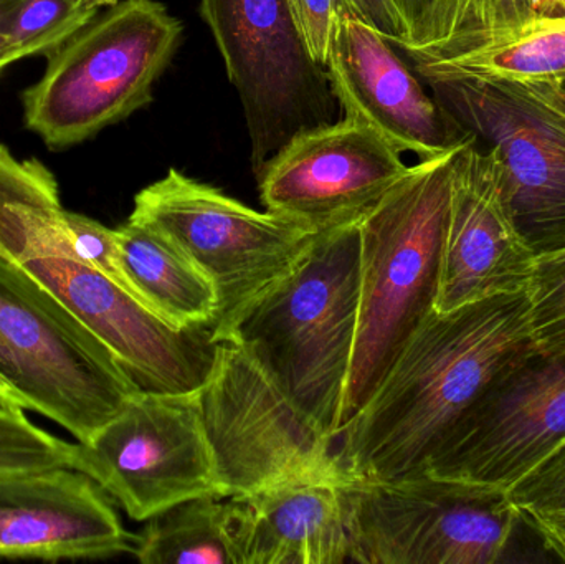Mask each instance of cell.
I'll return each mask as SVG.
<instances>
[{
    "instance_id": "6da1fadb",
    "label": "cell",
    "mask_w": 565,
    "mask_h": 564,
    "mask_svg": "<svg viewBox=\"0 0 565 564\" xmlns=\"http://www.w3.org/2000/svg\"><path fill=\"white\" fill-rule=\"evenodd\" d=\"M536 353L527 291L431 311L367 406L339 430V467L348 480L418 476L487 391Z\"/></svg>"
},
{
    "instance_id": "7a4b0ae2",
    "label": "cell",
    "mask_w": 565,
    "mask_h": 564,
    "mask_svg": "<svg viewBox=\"0 0 565 564\" xmlns=\"http://www.w3.org/2000/svg\"><path fill=\"white\" fill-rule=\"evenodd\" d=\"M458 149L411 166L359 221L358 331L339 430L367 406L408 341L435 310L451 162Z\"/></svg>"
},
{
    "instance_id": "3957f363",
    "label": "cell",
    "mask_w": 565,
    "mask_h": 564,
    "mask_svg": "<svg viewBox=\"0 0 565 564\" xmlns=\"http://www.w3.org/2000/svg\"><path fill=\"white\" fill-rule=\"evenodd\" d=\"M359 221L319 232L301 264L228 337L335 440L358 331Z\"/></svg>"
},
{
    "instance_id": "277c9868",
    "label": "cell",
    "mask_w": 565,
    "mask_h": 564,
    "mask_svg": "<svg viewBox=\"0 0 565 564\" xmlns=\"http://www.w3.org/2000/svg\"><path fill=\"white\" fill-rule=\"evenodd\" d=\"M351 563L557 562L540 526L498 487L440 477L341 482Z\"/></svg>"
},
{
    "instance_id": "5b68a950",
    "label": "cell",
    "mask_w": 565,
    "mask_h": 564,
    "mask_svg": "<svg viewBox=\"0 0 565 564\" xmlns=\"http://www.w3.org/2000/svg\"><path fill=\"white\" fill-rule=\"evenodd\" d=\"M182 25L156 0H116L46 55L23 93V121L50 149L98 135L152 102Z\"/></svg>"
},
{
    "instance_id": "8992f818",
    "label": "cell",
    "mask_w": 565,
    "mask_h": 564,
    "mask_svg": "<svg viewBox=\"0 0 565 564\" xmlns=\"http://www.w3.org/2000/svg\"><path fill=\"white\" fill-rule=\"evenodd\" d=\"M142 391L108 348L42 284L0 264V393L76 443Z\"/></svg>"
},
{
    "instance_id": "52a82bcc",
    "label": "cell",
    "mask_w": 565,
    "mask_h": 564,
    "mask_svg": "<svg viewBox=\"0 0 565 564\" xmlns=\"http://www.w3.org/2000/svg\"><path fill=\"white\" fill-rule=\"evenodd\" d=\"M129 219L162 232L214 281L215 343L228 340L245 315L292 274L321 232L255 211L178 169L136 194Z\"/></svg>"
},
{
    "instance_id": "ba28073f",
    "label": "cell",
    "mask_w": 565,
    "mask_h": 564,
    "mask_svg": "<svg viewBox=\"0 0 565 564\" xmlns=\"http://www.w3.org/2000/svg\"><path fill=\"white\" fill-rule=\"evenodd\" d=\"M198 401L222 499L298 480H348L335 459V437L237 341H218Z\"/></svg>"
},
{
    "instance_id": "9c48e42d",
    "label": "cell",
    "mask_w": 565,
    "mask_h": 564,
    "mask_svg": "<svg viewBox=\"0 0 565 564\" xmlns=\"http://www.w3.org/2000/svg\"><path fill=\"white\" fill-rule=\"evenodd\" d=\"M448 116L490 149L511 219L534 257L565 251V115L523 85L418 75Z\"/></svg>"
},
{
    "instance_id": "30bf717a",
    "label": "cell",
    "mask_w": 565,
    "mask_h": 564,
    "mask_svg": "<svg viewBox=\"0 0 565 564\" xmlns=\"http://www.w3.org/2000/svg\"><path fill=\"white\" fill-rule=\"evenodd\" d=\"M241 96L255 174L298 132L334 121L324 66L309 55L288 0H201Z\"/></svg>"
},
{
    "instance_id": "8fae6325",
    "label": "cell",
    "mask_w": 565,
    "mask_h": 564,
    "mask_svg": "<svg viewBox=\"0 0 565 564\" xmlns=\"http://www.w3.org/2000/svg\"><path fill=\"white\" fill-rule=\"evenodd\" d=\"M73 469L136 522L199 497L222 499L198 393L139 391L92 439L75 444Z\"/></svg>"
},
{
    "instance_id": "7c38bea8",
    "label": "cell",
    "mask_w": 565,
    "mask_h": 564,
    "mask_svg": "<svg viewBox=\"0 0 565 564\" xmlns=\"http://www.w3.org/2000/svg\"><path fill=\"white\" fill-rule=\"evenodd\" d=\"M564 440L565 353L540 351L487 391L422 473L508 490Z\"/></svg>"
},
{
    "instance_id": "4fadbf2b",
    "label": "cell",
    "mask_w": 565,
    "mask_h": 564,
    "mask_svg": "<svg viewBox=\"0 0 565 564\" xmlns=\"http://www.w3.org/2000/svg\"><path fill=\"white\" fill-rule=\"evenodd\" d=\"M17 267L52 291L142 391L194 394L204 386L217 348L211 328L175 330L111 278L63 255Z\"/></svg>"
},
{
    "instance_id": "5bb4252c",
    "label": "cell",
    "mask_w": 565,
    "mask_h": 564,
    "mask_svg": "<svg viewBox=\"0 0 565 564\" xmlns=\"http://www.w3.org/2000/svg\"><path fill=\"white\" fill-rule=\"evenodd\" d=\"M402 152L345 116L292 136L257 172L267 211L316 231L358 221L405 174Z\"/></svg>"
},
{
    "instance_id": "9a60e30c",
    "label": "cell",
    "mask_w": 565,
    "mask_h": 564,
    "mask_svg": "<svg viewBox=\"0 0 565 564\" xmlns=\"http://www.w3.org/2000/svg\"><path fill=\"white\" fill-rule=\"evenodd\" d=\"M536 257L504 201L497 161L477 139L451 162L450 204L435 310L520 294L530 287Z\"/></svg>"
},
{
    "instance_id": "2e32d148",
    "label": "cell",
    "mask_w": 565,
    "mask_h": 564,
    "mask_svg": "<svg viewBox=\"0 0 565 564\" xmlns=\"http://www.w3.org/2000/svg\"><path fill=\"white\" fill-rule=\"evenodd\" d=\"M324 70L345 116L371 126L402 155L428 161L473 139L425 92L395 46L351 10L339 17Z\"/></svg>"
},
{
    "instance_id": "e0dca14e",
    "label": "cell",
    "mask_w": 565,
    "mask_h": 564,
    "mask_svg": "<svg viewBox=\"0 0 565 564\" xmlns=\"http://www.w3.org/2000/svg\"><path fill=\"white\" fill-rule=\"evenodd\" d=\"M135 549L111 497L86 473L58 467L0 477V558L108 560Z\"/></svg>"
},
{
    "instance_id": "ac0fdd59",
    "label": "cell",
    "mask_w": 565,
    "mask_h": 564,
    "mask_svg": "<svg viewBox=\"0 0 565 564\" xmlns=\"http://www.w3.org/2000/svg\"><path fill=\"white\" fill-rule=\"evenodd\" d=\"M228 502L238 564L351 563L339 480H298Z\"/></svg>"
},
{
    "instance_id": "d6986e66",
    "label": "cell",
    "mask_w": 565,
    "mask_h": 564,
    "mask_svg": "<svg viewBox=\"0 0 565 564\" xmlns=\"http://www.w3.org/2000/svg\"><path fill=\"white\" fill-rule=\"evenodd\" d=\"M116 235L126 275L149 310L179 331L212 328L218 315L214 281L181 247L131 219Z\"/></svg>"
},
{
    "instance_id": "ffe728a7",
    "label": "cell",
    "mask_w": 565,
    "mask_h": 564,
    "mask_svg": "<svg viewBox=\"0 0 565 564\" xmlns=\"http://www.w3.org/2000/svg\"><path fill=\"white\" fill-rule=\"evenodd\" d=\"M564 19L565 0H437L420 35L402 52L414 63L441 62Z\"/></svg>"
},
{
    "instance_id": "44dd1931",
    "label": "cell",
    "mask_w": 565,
    "mask_h": 564,
    "mask_svg": "<svg viewBox=\"0 0 565 564\" xmlns=\"http://www.w3.org/2000/svg\"><path fill=\"white\" fill-rule=\"evenodd\" d=\"M132 555L142 564H238L231 502L199 497L158 513L136 535Z\"/></svg>"
},
{
    "instance_id": "7402d4cb",
    "label": "cell",
    "mask_w": 565,
    "mask_h": 564,
    "mask_svg": "<svg viewBox=\"0 0 565 564\" xmlns=\"http://www.w3.org/2000/svg\"><path fill=\"white\" fill-rule=\"evenodd\" d=\"M418 75L477 76L513 83L565 82V19L441 62L414 63Z\"/></svg>"
},
{
    "instance_id": "603a6c76",
    "label": "cell",
    "mask_w": 565,
    "mask_h": 564,
    "mask_svg": "<svg viewBox=\"0 0 565 564\" xmlns=\"http://www.w3.org/2000/svg\"><path fill=\"white\" fill-rule=\"evenodd\" d=\"M102 9L83 0H22L6 26L15 58L50 55Z\"/></svg>"
},
{
    "instance_id": "cb8c5ba5",
    "label": "cell",
    "mask_w": 565,
    "mask_h": 564,
    "mask_svg": "<svg viewBox=\"0 0 565 564\" xmlns=\"http://www.w3.org/2000/svg\"><path fill=\"white\" fill-rule=\"evenodd\" d=\"M75 444L35 426L19 406L0 407V477L70 467Z\"/></svg>"
},
{
    "instance_id": "d4e9b609",
    "label": "cell",
    "mask_w": 565,
    "mask_h": 564,
    "mask_svg": "<svg viewBox=\"0 0 565 564\" xmlns=\"http://www.w3.org/2000/svg\"><path fill=\"white\" fill-rule=\"evenodd\" d=\"M526 291L537 348L543 354H564L565 251L536 258Z\"/></svg>"
},
{
    "instance_id": "484cf974",
    "label": "cell",
    "mask_w": 565,
    "mask_h": 564,
    "mask_svg": "<svg viewBox=\"0 0 565 564\" xmlns=\"http://www.w3.org/2000/svg\"><path fill=\"white\" fill-rule=\"evenodd\" d=\"M63 257L73 258V260L106 275L141 301L126 275L116 228L106 227L102 222L86 217V215L66 211Z\"/></svg>"
},
{
    "instance_id": "4316f807",
    "label": "cell",
    "mask_w": 565,
    "mask_h": 564,
    "mask_svg": "<svg viewBox=\"0 0 565 564\" xmlns=\"http://www.w3.org/2000/svg\"><path fill=\"white\" fill-rule=\"evenodd\" d=\"M507 492L511 502L526 515H564L565 440Z\"/></svg>"
},
{
    "instance_id": "83f0119b",
    "label": "cell",
    "mask_w": 565,
    "mask_h": 564,
    "mask_svg": "<svg viewBox=\"0 0 565 564\" xmlns=\"http://www.w3.org/2000/svg\"><path fill=\"white\" fill-rule=\"evenodd\" d=\"M288 2L308 46L309 55L316 63L324 66L339 17L351 10L348 0H288Z\"/></svg>"
},
{
    "instance_id": "f1b7e54d",
    "label": "cell",
    "mask_w": 565,
    "mask_h": 564,
    "mask_svg": "<svg viewBox=\"0 0 565 564\" xmlns=\"http://www.w3.org/2000/svg\"><path fill=\"white\" fill-rule=\"evenodd\" d=\"M348 3L355 17L381 33L395 49L404 45L407 40V26L394 0H348Z\"/></svg>"
},
{
    "instance_id": "f546056e",
    "label": "cell",
    "mask_w": 565,
    "mask_h": 564,
    "mask_svg": "<svg viewBox=\"0 0 565 564\" xmlns=\"http://www.w3.org/2000/svg\"><path fill=\"white\" fill-rule=\"evenodd\" d=\"M435 2L437 0H394L398 13H401L402 20H404L405 26H407V40L398 50L407 49L420 35Z\"/></svg>"
},
{
    "instance_id": "4dcf8cb0",
    "label": "cell",
    "mask_w": 565,
    "mask_h": 564,
    "mask_svg": "<svg viewBox=\"0 0 565 564\" xmlns=\"http://www.w3.org/2000/svg\"><path fill=\"white\" fill-rule=\"evenodd\" d=\"M531 519L540 526L557 562L565 563V513L564 515L531 517Z\"/></svg>"
},
{
    "instance_id": "1f68e13d",
    "label": "cell",
    "mask_w": 565,
    "mask_h": 564,
    "mask_svg": "<svg viewBox=\"0 0 565 564\" xmlns=\"http://www.w3.org/2000/svg\"><path fill=\"white\" fill-rule=\"evenodd\" d=\"M527 92L533 93L541 102L556 108L565 115V85L564 83H520Z\"/></svg>"
},
{
    "instance_id": "d6a6232c",
    "label": "cell",
    "mask_w": 565,
    "mask_h": 564,
    "mask_svg": "<svg viewBox=\"0 0 565 564\" xmlns=\"http://www.w3.org/2000/svg\"><path fill=\"white\" fill-rule=\"evenodd\" d=\"M22 0H0V39L6 40V26ZM9 43V42H7Z\"/></svg>"
},
{
    "instance_id": "836d02e7",
    "label": "cell",
    "mask_w": 565,
    "mask_h": 564,
    "mask_svg": "<svg viewBox=\"0 0 565 564\" xmlns=\"http://www.w3.org/2000/svg\"><path fill=\"white\" fill-rule=\"evenodd\" d=\"M13 62H17L15 53L10 49L7 40L0 39V75H2L3 70L12 65Z\"/></svg>"
},
{
    "instance_id": "e575fe53",
    "label": "cell",
    "mask_w": 565,
    "mask_h": 564,
    "mask_svg": "<svg viewBox=\"0 0 565 564\" xmlns=\"http://www.w3.org/2000/svg\"><path fill=\"white\" fill-rule=\"evenodd\" d=\"M83 2L88 3V6L96 7V9H103V7L111 6L116 0H83Z\"/></svg>"
},
{
    "instance_id": "d590c367",
    "label": "cell",
    "mask_w": 565,
    "mask_h": 564,
    "mask_svg": "<svg viewBox=\"0 0 565 564\" xmlns=\"http://www.w3.org/2000/svg\"><path fill=\"white\" fill-rule=\"evenodd\" d=\"M10 404H13L12 401L9 400V397L3 396L2 393H0V407L2 406H10ZM15 406V404H13ZM22 409V407H20Z\"/></svg>"
},
{
    "instance_id": "8d00e7d4",
    "label": "cell",
    "mask_w": 565,
    "mask_h": 564,
    "mask_svg": "<svg viewBox=\"0 0 565 564\" xmlns=\"http://www.w3.org/2000/svg\"><path fill=\"white\" fill-rule=\"evenodd\" d=\"M564 85H565V82H564Z\"/></svg>"
}]
</instances>
